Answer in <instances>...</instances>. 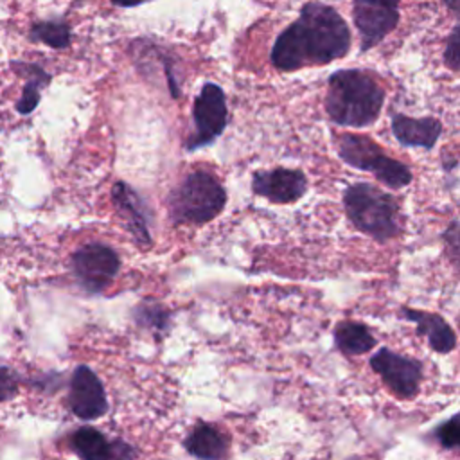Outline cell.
<instances>
[{
    "label": "cell",
    "instance_id": "1",
    "mask_svg": "<svg viewBox=\"0 0 460 460\" xmlns=\"http://www.w3.org/2000/svg\"><path fill=\"white\" fill-rule=\"evenodd\" d=\"M350 45V29L341 14L334 7L313 0L277 36L271 49V63L284 72L327 65L347 56Z\"/></svg>",
    "mask_w": 460,
    "mask_h": 460
},
{
    "label": "cell",
    "instance_id": "2",
    "mask_svg": "<svg viewBox=\"0 0 460 460\" xmlns=\"http://www.w3.org/2000/svg\"><path fill=\"white\" fill-rule=\"evenodd\" d=\"M383 104L385 90L368 72L341 68L329 75L325 111L334 124L367 128L379 119Z\"/></svg>",
    "mask_w": 460,
    "mask_h": 460
},
{
    "label": "cell",
    "instance_id": "3",
    "mask_svg": "<svg viewBox=\"0 0 460 460\" xmlns=\"http://www.w3.org/2000/svg\"><path fill=\"white\" fill-rule=\"evenodd\" d=\"M343 207L349 221L361 234L386 243L401 234L399 205L392 194L372 183H352L343 190Z\"/></svg>",
    "mask_w": 460,
    "mask_h": 460
},
{
    "label": "cell",
    "instance_id": "4",
    "mask_svg": "<svg viewBox=\"0 0 460 460\" xmlns=\"http://www.w3.org/2000/svg\"><path fill=\"white\" fill-rule=\"evenodd\" d=\"M226 194L217 178L207 171L190 172L169 196L174 223H207L225 207Z\"/></svg>",
    "mask_w": 460,
    "mask_h": 460
},
{
    "label": "cell",
    "instance_id": "5",
    "mask_svg": "<svg viewBox=\"0 0 460 460\" xmlns=\"http://www.w3.org/2000/svg\"><path fill=\"white\" fill-rule=\"evenodd\" d=\"M338 156L350 167L372 172L376 180L388 189H402L410 185L413 174L399 160L385 155L383 147L367 135L341 133L334 138Z\"/></svg>",
    "mask_w": 460,
    "mask_h": 460
},
{
    "label": "cell",
    "instance_id": "6",
    "mask_svg": "<svg viewBox=\"0 0 460 460\" xmlns=\"http://www.w3.org/2000/svg\"><path fill=\"white\" fill-rule=\"evenodd\" d=\"M120 261L115 250L101 243L81 246L72 255V273L79 286L88 293H101L119 273Z\"/></svg>",
    "mask_w": 460,
    "mask_h": 460
},
{
    "label": "cell",
    "instance_id": "7",
    "mask_svg": "<svg viewBox=\"0 0 460 460\" xmlns=\"http://www.w3.org/2000/svg\"><path fill=\"white\" fill-rule=\"evenodd\" d=\"M401 0H352V20L361 38V52L381 43L399 23Z\"/></svg>",
    "mask_w": 460,
    "mask_h": 460
},
{
    "label": "cell",
    "instance_id": "8",
    "mask_svg": "<svg viewBox=\"0 0 460 460\" xmlns=\"http://www.w3.org/2000/svg\"><path fill=\"white\" fill-rule=\"evenodd\" d=\"M370 368L377 372L383 383L401 399H413L422 379V363L415 358L397 354L390 349H379L370 356Z\"/></svg>",
    "mask_w": 460,
    "mask_h": 460
},
{
    "label": "cell",
    "instance_id": "9",
    "mask_svg": "<svg viewBox=\"0 0 460 460\" xmlns=\"http://www.w3.org/2000/svg\"><path fill=\"white\" fill-rule=\"evenodd\" d=\"M226 115L228 111L223 90L214 83H207L194 99L192 117L196 131L187 142V149L192 151L214 142L226 126Z\"/></svg>",
    "mask_w": 460,
    "mask_h": 460
},
{
    "label": "cell",
    "instance_id": "10",
    "mask_svg": "<svg viewBox=\"0 0 460 460\" xmlns=\"http://www.w3.org/2000/svg\"><path fill=\"white\" fill-rule=\"evenodd\" d=\"M70 410L83 420H93L108 411V397L99 376L86 365H79L70 379Z\"/></svg>",
    "mask_w": 460,
    "mask_h": 460
},
{
    "label": "cell",
    "instance_id": "11",
    "mask_svg": "<svg viewBox=\"0 0 460 460\" xmlns=\"http://www.w3.org/2000/svg\"><path fill=\"white\" fill-rule=\"evenodd\" d=\"M252 189L271 203H293L307 190V178L298 169L277 167L253 174Z\"/></svg>",
    "mask_w": 460,
    "mask_h": 460
},
{
    "label": "cell",
    "instance_id": "12",
    "mask_svg": "<svg viewBox=\"0 0 460 460\" xmlns=\"http://www.w3.org/2000/svg\"><path fill=\"white\" fill-rule=\"evenodd\" d=\"M70 447L81 460H133L138 451L120 440H110L102 431L83 426L75 429L70 437Z\"/></svg>",
    "mask_w": 460,
    "mask_h": 460
},
{
    "label": "cell",
    "instance_id": "13",
    "mask_svg": "<svg viewBox=\"0 0 460 460\" xmlns=\"http://www.w3.org/2000/svg\"><path fill=\"white\" fill-rule=\"evenodd\" d=\"M392 133L395 140L404 147H424L433 149L440 133L442 122L435 117H408L402 113L392 115Z\"/></svg>",
    "mask_w": 460,
    "mask_h": 460
},
{
    "label": "cell",
    "instance_id": "14",
    "mask_svg": "<svg viewBox=\"0 0 460 460\" xmlns=\"http://www.w3.org/2000/svg\"><path fill=\"white\" fill-rule=\"evenodd\" d=\"M401 314L404 320L415 323L417 334L424 336L428 340V345L435 352L447 354L456 347L455 331L440 314L428 313L422 309H411V307H402Z\"/></svg>",
    "mask_w": 460,
    "mask_h": 460
},
{
    "label": "cell",
    "instance_id": "15",
    "mask_svg": "<svg viewBox=\"0 0 460 460\" xmlns=\"http://www.w3.org/2000/svg\"><path fill=\"white\" fill-rule=\"evenodd\" d=\"M113 203L124 221V226L131 232V235L140 244H149L151 237L147 230V212L137 192L126 183L119 181L113 187Z\"/></svg>",
    "mask_w": 460,
    "mask_h": 460
},
{
    "label": "cell",
    "instance_id": "16",
    "mask_svg": "<svg viewBox=\"0 0 460 460\" xmlns=\"http://www.w3.org/2000/svg\"><path fill=\"white\" fill-rule=\"evenodd\" d=\"M185 449L198 460H223L228 455V437L212 424L199 422L183 440Z\"/></svg>",
    "mask_w": 460,
    "mask_h": 460
},
{
    "label": "cell",
    "instance_id": "17",
    "mask_svg": "<svg viewBox=\"0 0 460 460\" xmlns=\"http://www.w3.org/2000/svg\"><path fill=\"white\" fill-rule=\"evenodd\" d=\"M336 349L345 356H361L377 345L370 329L361 322L343 320L332 331Z\"/></svg>",
    "mask_w": 460,
    "mask_h": 460
},
{
    "label": "cell",
    "instance_id": "18",
    "mask_svg": "<svg viewBox=\"0 0 460 460\" xmlns=\"http://www.w3.org/2000/svg\"><path fill=\"white\" fill-rule=\"evenodd\" d=\"M31 36L54 49H65L70 40V31L63 22H38L32 25Z\"/></svg>",
    "mask_w": 460,
    "mask_h": 460
},
{
    "label": "cell",
    "instance_id": "19",
    "mask_svg": "<svg viewBox=\"0 0 460 460\" xmlns=\"http://www.w3.org/2000/svg\"><path fill=\"white\" fill-rule=\"evenodd\" d=\"M135 322L140 327L164 334L169 329V313L155 302H146L135 309Z\"/></svg>",
    "mask_w": 460,
    "mask_h": 460
},
{
    "label": "cell",
    "instance_id": "20",
    "mask_svg": "<svg viewBox=\"0 0 460 460\" xmlns=\"http://www.w3.org/2000/svg\"><path fill=\"white\" fill-rule=\"evenodd\" d=\"M431 438L444 449H460V411L453 413L447 420L438 424L433 429Z\"/></svg>",
    "mask_w": 460,
    "mask_h": 460
},
{
    "label": "cell",
    "instance_id": "21",
    "mask_svg": "<svg viewBox=\"0 0 460 460\" xmlns=\"http://www.w3.org/2000/svg\"><path fill=\"white\" fill-rule=\"evenodd\" d=\"M442 243L447 261L455 266L460 275V221H451L442 232Z\"/></svg>",
    "mask_w": 460,
    "mask_h": 460
},
{
    "label": "cell",
    "instance_id": "22",
    "mask_svg": "<svg viewBox=\"0 0 460 460\" xmlns=\"http://www.w3.org/2000/svg\"><path fill=\"white\" fill-rule=\"evenodd\" d=\"M444 65L451 70H458L460 68V23H456L453 27V31L449 32L447 40H446V49H444Z\"/></svg>",
    "mask_w": 460,
    "mask_h": 460
},
{
    "label": "cell",
    "instance_id": "23",
    "mask_svg": "<svg viewBox=\"0 0 460 460\" xmlns=\"http://www.w3.org/2000/svg\"><path fill=\"white\" fill-rule=\"evenodd\" d=\"M20 390V377L18 374L5 367V365H0V402L4 401H11Z\"/></svg>",
    "mask_w": 460,
    "mask_h": 460
},
{
    "label": "cell",
    "instance_id": "24",
    "mask_svg": "<svg viewBox=\"0 0 460 460\" xmlns=\"http://www.w3.org/2000/svg\"><path fill=\"white\" fill-rule=\"evenodd\" d=\"M38 101H40V84L32 79L23 86V95H22V101L16 104V110L20 113H31L36 108Z\"/></svg>",
    "mask_w": 460,
    "mask_h": 460
},
{
    "label": "cell",
    "instance_id": "25",
    "mask_svg": "<svg viewBox=\"0 0 460 460\" xmlns=\"http://www.w3.org/2000/svg\"><path fill=\"white\" fill-rule=\"evenodd\" d=\"M115 5H120V7H133V5H138V4H144V2H149V0H111Z\"/></svg>",
    "mask_w": 460,
    "mask_h": 460
},
{
    "label": "cell",
    "instance_id": "26",
    "mask_svg": "<svg viewBox=\"0 0 460 460\" xmlns=\"http://www.w3.org/2000/svg\"><path fill=\"white\" fill-rule=\"evenodd\" d=\"M442 2L446 4V7H447L449 11H453L455 14L460 16V0H442Z\"/></svg>",
    "mask_w": 460,
    "mask_h": 460
},
{
    "label": "cell",
    "instance_id": "27",
    "mask_svg": "<svg viewBox=\"0 0 460 460\" xmlns=\"http://www.w3.org/2000/svg\"><path fill=\"white\" fill-rule=\"evenodd\" d=\"M347 460H370V458H365V456H349Z\"/></svg>",
    "mask_w": 460,
    "mask_h": 460
}]
</instances>
